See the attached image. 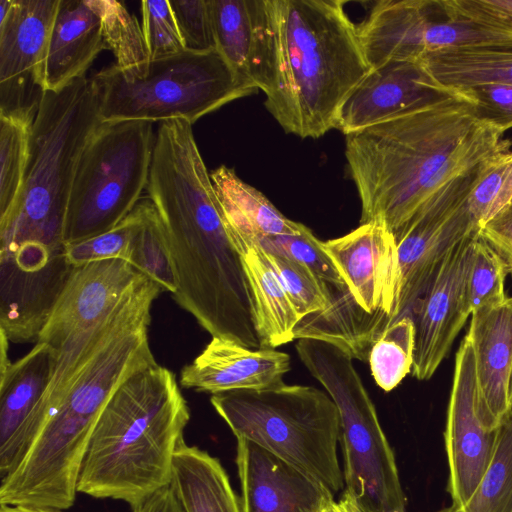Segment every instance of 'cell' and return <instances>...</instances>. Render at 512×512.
Returning a JSON list of instances; mask_svg holds the SVG:
<instances>
[{"mask_svg":"<svg viewBox=\"0 0 512 512\" xmlns=\"http://www.w3.org/2000/svg\"><path fill=\"white\" fill-rule=\"evenodd\" d=\"M162 291L142 275L101 319L51 345L52 376L27 424L20 462L36 484L58 492L76 489L104 407L127 379L157 364L148 331Z\"/></svg>","mask_w":512,"mask_h":512,"instance_id":"1","label":"cell"},{"mask_svg":"<svg viewBox=\"0 0 512 512\" xmlns=\"http://www.w3.org/2000/svg\"><path fill=\"white\" fill-rule=\"evenodd\" d=\"M192 123H160L147 184L177 279L172 295L212 337L260 349L252 294Z\"/></svg>","mask_w":512,"mask_h":512,"instance_id":"2","label":"cell"},{"mask_svg":"<svg viewBox=\"0 0 512 512\" xmlns=\"http://www.w3.org/2000/svg\"><path fill=\"white\" fill-rule=\"evenodd\" d=\"M503 133L481 120L461 89L346 135L345 156L361 202V223L395 236L449 186L501 148Z\"/></svg>","mask_w":512,"mask_h":512,"instance_id":"3","label":"cell"},{"mask_svg":"<svg viewBox=\"0 0 512 512\" xmlns=\"http://www.w3.org/2000/svg\"><path fill=\"white\" fill-rule=\"evenodd\" d=\"M339 0H258L252 82L287 133L319 138L371 67Z\"/></svg>","mask_w":512,"mask_h":512,"instance_id":"4","label":"cell"},{"mask_svg":"<svg viewBox=\"0 0 512 512\" xmlns=\"http://www.w3.org/2000/svg\"><path fill=\"white\" fill-rule=\"evenodd\" d=\"M190 411L175 374L150 366L113 394L95 425L77 491L121 500L131 509L169 486Z\"/></svg>","mask_w":512,"mask_h":512,"instance_id":"5","label":"cell"},{"mask_svg":"<svg viewBox=\"0 0 512 512\" xmlns=\"http://www.w3.org/2000/svg\"><path fill=\"white\" fill-rule=\"evenodd\" d=\"M210 402L236 439L264 448L326 486L344 488L337 446L338 409L327 392L280 384L213 394Z\"/></svg>","mask_w":512,"mask_h":512,"instance_id":"6","label":"cell"},{"mask_svg":"<svg viewBox=\"0 0 512 512\" xmlns=\"http://www.w3.org/2000/svg\"><path fill=\"white\" fill-rule=\"evenodd\" d=\"M102 122L194 123L236 99L259 90L235 71L217 49L183 50L153 59L142 76H127L115 65L92 78Z\"/></svg>","mask_w":512,"mask_h":512,"instance_id":"7","label":"cell"},{"mask_svg":"<svg viewBox=\"0 0 512 512\" xmlns=\"http://www.w3.org/2000/svg\"><path fill=\"white\" fill-rule=\"evenodd\" d=\"M296 350L338 409L345 491L365 512H405L394 453L352 355L315 338L298 339Z\"/></svg>","mask_w":512,"mask_h":512,"instance_id":"8","label":"cell"},{"mask_svg":"<svg viewBox=\"0 0 512 512\" xmlns=\"http://www.w3.org/2000/svg\"><path fill=\"white\" fill-rule=\"evenodd\" d=\"M101 122L92 79L82 77L58 92L44 91L32 127L22 191L0 223L64 228L79 161Z\"/></svg>","mask_w":512,"mask_h":512,"instance_id":"9","label":"cell"},{"mask_svg":"<svg viewBox=\"0 0 512 512\" xmlns=\"http://www.w3.org/2000/svg\"><path fill=\"white\" fill-rule=\"evenodd\" d=\"M153 123L101 122L78 164L64 224L66 244L117 226L147 187L155 144Z\"/></svg>","mask_w":512,"mask_h":512,"instance_id":"10","label":"cell"},{"mask_svg":"<svg viewBox=\"0 0 512 512\" xmlns=\"http://www.w3.org/2000/svg\"><path fill=\"white\" fill-rule=\"evenodd\" d=\"M475 171L430 201L394 236L398 279L388 325L410 315L448 251L465 237L478 232L479 227L467 203Z\"/></svg>","mask_w":512,"mask_h":512,"instance_id":"11","label":"cell"},{"mask_svg":"<svg viewBox=\"0 0 512 512\" xmlns=\"http://www.w3.org/2000/svg\"><path fill=\"white\" fill-rule=\"evenodd\" d=\"M498 429L481 421L474 349L466 333L455 357L444 431L452 504L462 508L475 491L492 459Z\"/></svg>","mask_w":512,"mask_h":512,"instance_id":"12","label":"cell"},{"mask_svg":"<svg viewBox=\"0 0 512 512\" xmlns=\"http://www.w3.org/2000/svg\"><path fill=\"white\" fill-rule=\"evenodd\" d=\"M477 233L448 251L411 309L415 326L411 374L418 380H429L434 375L471 316L465 296V275Z\"/></svg>","mask_w":512,"mask_h":512,"instance_id":"13","label":"cell"},{"mask_svg":"<svg viewBox=\"0 0 512 512\" xmlns=\"http://www.w3.org/2000/svg\"><path fill=\"white\" fill-rule=\"evenodd\" d=\"M60 0H13L0 21V112L37 107L42 64Z\"/></svg>","mask_w":512,"mask_h":512,"instance_id":"14","label":"cell"},{"mask_svg":"<svg viewBox=\"0 0 512 512\" xmlns=\"http://www.w3.org/2000/svg\"><path fill=\"white\" fill-rule=\"evenodd\" d=\"M372 69L391 60H417L452 45L454 24L441 0H380L357 26Z\"/></svg>","mask_w":512,"mask_h":512,"instance_id":"15","label":"cell"},{"mask_svg":"<svg viewBox=\"0 0 512 512\" xmlns=\"http://www.w3.org/2000/svg\"><path fill=\"white\" fill-rule=\"evenodd\" d=\"M356 305L388 325L398 279L397 246L380 222L361 223L348 234L322 241Z\"/></svg>","mask_w":512,"mask_h":512,"instance_id":"16","label":"cell"},{"mask_svg":"<svg viewBox=\"0 0 512 512\" xmlns=\"http://www.w3.org/2000/svg\"><path fill=\"white\" fill-rule=\"evenodd\" d=\"M242 512H332L334 494L264 448L237 439Z\"/></svg>","mask_w":512,"mask_h":512,"instance_id":"17","label":"cell"},{"mask_svg":"<svg viewBox=\"0 0 512 512\" xmlns=\"http://www.w3.org/2000/svg\"><path fill=\"white\" fill-rule=\"evenodd\" d=\"M418 60H391L369 74L340 107L335 127L345 135L382 123L442 94Z\"/></svg>","mask_w":512,"mask_h":512,"instance_id":"18","label":"cell"},{"mask_svg":"<svg viewBox=\"0 0 512 512\" xmlns=\"http://www.w3.org/2000/svg\"><path fill=\"white\" fill-rule=\"evenodd\" d=\"M1 335L0 357V479L24 456L26 428L52 376L56 350L46 342L35 346L16 362L8 358L9 341Z\"/></svg>","mask_w":512,"mask_h":512,"instance_id":"19","label":"cell"},{"mask_svg":"<svg viewBox=\"0 0 512 512\" xmlns=\"http://www.w3.org/2000/svg\"><path fill=\"white\" fill-rule=\"evenodd\" d=\"M142 275L122 259L73 267L37 341L54 345L74 331L94 324Z\"/></svg>","mask_w":512,"mask_h":512,"instance_id":"20","label":"cell"},{"mask_svg":"<svg viewBox=\"0 0 512 512\" xmlns=\"http://www.w3.org/2000/svg\"><path fill=\"white\" fill-rule=\"evenodd\" d=\"M289 370L287 353L270 348L252 349L230 339L212 337L202 352L182 368L180 384L212 395L261 390L283 384Z\"/></svg>","mask_w":512,"mask_h":512,"instance_id":"21","label":"cell"},{"mask_svg":"<svg viewBox=\"0 0 512 512\" xmlns=\"http://www.w3.org/2000/svg\"><path fill=\"white\" fill-rule=\"evenodd\" d=\"M467 334L474 349L479 415L487 429L496 430L512 415V297L472 313Z\"/></svg>","mask_w":512,"mask_h":512,"instance_id":"22","label":"cell"},{"mask_svg":"<svg viewBox=\"0 0 512 512\" xmlns=\"http://www.w3.org/2000/svg\"><path fill=\"white\" fill-rule=\"evenodd\" d=\"M103 49L100 17L88 0H60L42 64L43 92L85 77Z\"/></svg>","mask_w":512,"mask_h":512,"instance_id":"23","label":"cell"},{"mask_svg":"<svg viewBox=\"0 0 512 512\" xmlns=\"http://www.w3.org/2000/svg\"><path fill=\"white\" fill-rule=\"evenodd\" d=\"M228 234L237 251L259 236L298 233L304 226L285 217L259 190L221 165L210 173Z\"/></svg>","mask_w":512,"mask_h":512,"instance_id":"24","label":"cell"},{"mask_svg":"<svg viewBox=\"0 0 512 512\" xmlns=\"http://www.w3.org/2000/svg\"><path fill=\"white\" fill-rule=\"evenodd\" d=\"M170 486L184 512H242L219 459L184 440L174 455Z\"/></svg>","mask_w":512,"mask_h":512,"instance_id":"25","label":"cell"},{"mask_svg":"<svg viewBox=\"0 0 512 512\" xmlns=\"http://www.w3.org/2000/svg\"><path fill=\"white\" fill-rule=\"evenodd\" d=\"M239 253L252 294L261 348L274 349L291 342L301 317L275 271L259 246L249 245Z\"/></svg>","mask_w":512,"mask_h":512,"instance_id":"26","label":"cell"},{"mask_svg":"<svg viewBox=\"0 0 512 512\" xmlns=\"http://www.w3.org/2000/svg\"><path fill=\"white\" fill-rule=\"evenodd\" d=\"M428 75L446 88L481 84L512 85V43L442 48L417 59Z\"/></svg>","mask_w":512,"mask_h":512,"instance_id":"27","label":"cell"},{"mask_svg":"<svg viewBox=\"0 0 512 512\" xmlns=\"http://www.w3.org/2000/svg\"><path fill=\"white\" fill-rule=\"evenodd\" d=\"M216 49L252 82L258 41V0H210Z\"/></svg>","mask_w":512,"mask_h":512,"instance_id":"28","label":"cell"},{"mask_svg":"<svg viewBox=\"0 0 512 512\" xmlns=\"http://www.w3.org/2000/svg\"><path fill=\"white\" fill-rule=\"evenodd\" d=\"M37 109L0 112V218L11 211L21 194Z\"/></svg>","mask_w":512,"mask_h":512,"instance_id":"29","label":"cell"},{"mask_svg":"<svg viewBox=\"0 0 512 512\" xmlns=\"http://www.w3.org/2000/svg\"><path fill=\"white\" fill-rule=\"evenodd\" d=\"M98 13L106 48L115 56L114 64L127 76L144 75L151 61L141 25L124 3L115 0H88Z\"/></svg>","mask_w":512,"mask_h":512,"instance_id":"30","label":"cell"},{"mask_svg":"<svg viewBox=\"0 0 512 512\" xmlns=\"http://www.w3.org/2000/svg\"><path fill=\"white\" fill-rule=\"evenodd\" d=\"M142 204L143 214L132 236L129 263L173 295L178 285L162 222L149 198Z\"/></svg>","mask_w":512,"mask_h":512,"instance_id":"31","label":"cell"},{"mask_svg":"<svg viewBox=\"0 0 512 512\" xmlns=\"http://www.w3.org/2000/svg\"><path fill=\"white\" fill-rule=\"evenodd\" d=\"M415 326L411 315H404L382 330L368 354L371 374L386 392L396 388L412 371Z\"/></svg>","mask_w":512,"mask_h":512,"instance_id":"32","label":"cell"},{"mask_svg":"<svg viewBox=\"0 0 512 512\" xmlns=\"http://www.w3.org/2000/svg\"><path fill=\"white\" fill-rule=\"evenodd\" d=\"M512 201V139L476 169L468 194L469 211L480 226Z\"/></svg>","mask_w":512,"mask_h":512,"instance_id":"33","label":"cell"},{"mask_svg":"<svg viewBox=\"0 0 512 512\" xmlns=\"http://www.w3.org/2000/svg\"><path fill=\"white\" fill-rule=\"evenodd\" d=\"M463 512H512V415L498 429L492 459Z\"/></svg>","mask_w":512,"mask_h":512,"instance_id":"34","label":"cell"},{"mask_svg":"<svg viewBox=\"0 0 512 512\" xmlns=\"http://www.w3.org/2000/svg\"><path fill=\"white\" fill-rule=\"evenodd\" d=\"M506 268L496 253L474 237L465 275V296L470 313L504 302Z\"/></svg>","mask_w":512,"mask_h":512,"instance_id":"35","label":"cell"},{"mask_svg":"<svg viewBox=\"0 0 512 512\" xmlns=\"http://www.w3.org/2000/svg\"><path fill=\"white\" fill-rule=\"evenodd\" d=\"M251 245L307 266L330 286L332 293L348 291L341 275L325 253L322 241L305 225L296 234L259 236Z\"/></svg>","mask_w":512,"mask_h":512,"instance_id":"36","label":"cell"},{"mask_svg":"<svg viewBox=\"0 0 512 512\" xmlns=\"http://www.w3.org/2000/svg\"><path fill=\"white\" fill-rule=\"evenodd\" d=\"M262 251L301 320L310 315L323 313L331 307L332 289L310 268L289 258L266 252L263 249Z\"/></svg>","mask_w":512,"mask_h":512,"instance_id":"37","label":"cell"},{"mask_svg":"<svg viewBox=\"0 0 512 512\" xmlns=\"http://www.w3.org/2000/svg\"><path fill=\"white\" fill-rule=\"evenodd\" d=\"M143 214L142 200L117 226L99 235L66 245V256L72 267L86 263L122 259L129 262L133 233Z\"/></svg>","mask_w":512,"mask_h":512,"instance_id":"38","label":"cell"},{"mask_svg":"<svg viewBox=\"0 0 512 512\" xmlns=\"http://www.w3.org/2000/svg\"><path fill=\"white\" fill-rule=\"evenodd\" d=\"M140 11L141 28L151 60L185 50L169 1H142Z\"/></svg>","mask_w":512,"mask_h":512,"instance_id":"39","label":"cell"},{"mask_svg":"<svg viewBox=\"0 0 512 512\" xmlns=\"http://www.w3.org/2000/svg\"><path fill=\"white\" fill-rule=\"evenodd\" d=\"M185 50L208 52L216 49L210 0L169 1Z\"/></svg>","mask_w":512,"mask_h":512,"instance_id":"40","label":"cell"},{"mask_svg":"<svg viewBox=\"0 0 512 512\" xmlns=\"http://www.w3.org/2000/svg\"><path fill=\"white\" fill-rule=\"evenodd\" d=\"M461 90L481 120L503 134L512 129V85L487 83Z\"/></svg>","mask_w":512,"mask_h":512,"instance_id":"41","label":"cell"},{"mask_svg":"<svg viewBox=\"0 0 512 512\" xmlns=\"http://www.w3.org/2000/svg\"><path fill=\"white\" fill-rule=\"evenodd\" d=\"M447 16L512 28V0H441Z\"/></svg>","mask_w":512,"mask_h":512,"instance_id":"42","label":"cell"},{"mask_svg":"<svg viewBox=\"0 0 512 512\" xmlns=\"http://www.w3.org/2000/svg\"><path fill=\"white\" fill-rule=\"evenodd\" d=\"M478 235L500 258L507 273L512 275V203L483 223Z\"/></svg>","mask_w":512,"mask_h":512,"instance_id":"43","label":"cell"},{"mask_svg":"<svg viewBox=\"0 0 512 512\" xmlns=\"http://www.w3.org/2000/svg\"><path fill=\"white\" fill-rule=\"evenodd\" d=\"M133 512H184L179 500L177 499L171 486H166L137 507L132 509Z\"/></svg>","mask_w":512,"mask_h":512,"instance_id":"44","label":"cell"},{"mask_svg":"<svg viewBox=\"0 0 512 512\" xmlns=\"http://www.w3.org/2000/svg\"><path fill=\"white\" fill-rule=\"evenodd\" d=\"M332 512H365V511L344 490L340 499L337 502H335Z\"/></svg>","mask_w":512,"mask_h":512,"instance_id":"45","label":"cell"},{"mask_svg":"<svg viewBox=\"0 0 512 512\" xmlns=\"http://www.w3.org/2000/svg\"><path fill=\"white\" fill-rule=\"evenodd\" d=\"M0 512H64V510L30 505L0 504Z\"/></svg>","mask_w":512,"mask_h":512,"instance_id":"46","label":"cell"},{"mask_svg":"<svg viewBox=\"0 0 512 512\" xmlns=\"http://www.w3.org/2000/svg\"><path fill=\"white\" fill-rule=\"evenodd\" d=\"M438 512H463V510H462V508L452 504L451 506L445 507V508L439 510Z\"/></svg>","mask_w":512,"mask_h":512,"instance_id":"47","label":"cell"},{"mask_svg":"<svg viewBox=\"0 0 512 512\" xmlns=\"http://www.w3.org/2000/svg\"><path fill=\"white\" fill-rule=\"evenodd\" d=\"M510 396L512 399V374H511V382H510Z\"/></svg>","mask_w":512,"mask_h":512,"instance_id":"48","label":"cell"},{"mask_svg":"<svg viewBox=\"0 0 512 512\" xmlns=\"http://www.w3.org/2000/svg\"><path fill=\"white\" fill-rule=\"evenodd\" d=\"M510 203H512V201Z\"/></svg>","mask_w":512,"mask_h":512,"instance_id":"49","label":"cell"}]
</instances>
